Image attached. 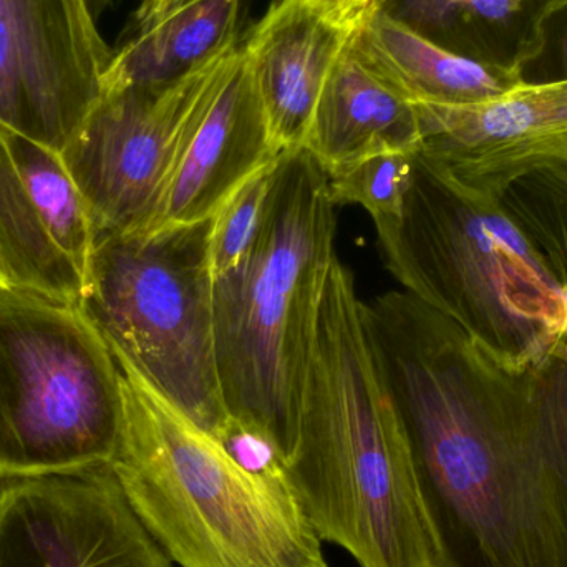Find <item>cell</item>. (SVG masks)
I'll return each instance as SVG.
<instances>
[{"label": "cell", "instance_id": "8", "mask_svg": "<svg viewBox=\"0 0 567 567\" xmlns=\"http://www.w3.org/2000/svg\"><path fill=\"white\" fill-rule=\"evenodd\" d=\"M238 47L172 85L102 86L60 153L85 199L95 239L153 228L179 153Z\"/></svg>", "mask_w": 567, "mask_h": 567}, {"label": "cell", "instance_id": "3", "mask_svg": "<svg viewBox=\"0 0 567 567\" xmlns=\"http://www.w3.org/2000/svg\"><path fill=\"white\" fill-rule=\"evenodd\" d=\"M115 357V355H113ZM110 468L178 567H329L286 470L252 473L126 360Z\"/></svg>", "mask_w": 567, "mask_h": 567}, {"label": "cell", "instance_id": "20", "mask_svg": "<svg viewBox=\"0 0 567 567\" xmlns=\"http://www.w3.org/2000/svg\"><path fill=\"white\" fill-rule=\"evenodd\" d=\"M502 205L548 259L567 292V163L523 176L509 186Z\"/></svg>", "mask_w": 567, "mask_h": 567}, {"label": "cell", "instance_id": "13", "mask_svg": "<svg viewBox=\"0 0 567 567\" xmlns=\"http://www.w3.org/2000/svg\"><path fill=\"white\" fill-rule=\"evenodd\" d=\"M350 40L307 0H276L241 40L272 145L281 155L303 148L320 93Z\"/></svg>", "mask_w": 567, "mask_h": 567}, {"label": "cell", "instance_id": "27", "mask_svg": "<svg viewBox=\"0 0 567 567\" xmlns=\"http://www.w3.org/2000/svg\"><path fill=\"white\" fill-rule=\"evenodd\" d=\"M0 286H2V282H0Z\"/></svg>", "mask_w": 567, "mask_h": 567}, {"label": "cell", "instance_id": "15", "mask_svg": "<svg viewBox=\"0 0 567 567\" xmlns=\"http://www.w3.org/2000/svg\"><path fill=\"white\" fill-rule=\"evenodd\" d=\"M350 43L412 103L478 105L522 86L516 73L456 55L382 10L357 30Z\"/></svg>", "mask_w": 567, "mask_h": 567}, {"label": "cell", "instance_id": "17", "mask_svg": "<svg viewBox=\"0 0 567 567\" xmlns=\"http://www.w3.org/2000/svg\"><path fill=\"white\" fill-rule=\"evenodd\" d=\"M241 0H182L136 30L103 75L102 86H163L179 82L239 45Z\"/></svg>", "mask_w": 567, "mask_h": 567}, {"label": "cell", "instance_id": "7", "mask_svg": "<svg viewBox=\"0 0 567 567\" xmlns=\"http://www.w3.org/2000/svg\"><path fill=\"white\" fill-rule=\"evenodd\" d=\"M118 363L79 306L0 286V480L109 466Z\"/></svg>", "mask_w": 567, "mask_h": 567}, {"label": "cell", "instance_id": "25", "mask_svg": "<svg viewBox=\"0 0 567 567\" xmlns=\"http://www.w3.org/2000/svg\"><path fill=\"white\" fill-rule=\"evenodd\" d=\"M182 0H143L136 10V30L152 25L169 10L175 9Z\"/></svg>", "mask_w": 567, "mask_h": 567}, {"label": "cell", "instance_id": "11", "mask_svg": "<svg viewBox=\"0 0 567 567\" xmlns=\"http://www.w3.org/2000/svg\"><path fill=\"white\" fill-rule=\"evenodd\" d=\"M413 105L420 155L482 202L502 203L523 176L567 163V82L522 85L478 105Z\"/></svg>", "mask_w": 567, "mask_h": 567}, {"label": "cell", "instance_id": "2", "mask_svg": "<svg viewBox=\"0 0 567 567\" xmlns=\"http://www.w3.org/2000/svg\"><path fill=\"white\" fill-rule=\"evenodd\" d=\"M355 276L333 259L287 478L322 542L359 567H439L409 440L367 332Z\"/></svg>", "mask_w": 567, "mask_h": 567}, {"label": "cell", "instance_id": "9", "mask_svg": "<svg viewBox=\"0 0 567 567\" xmlns=\"http://www.w3.org/2000/svg\"><path fill=\"white\" fill-rule=\"evenodd\" d=\"M112 59L86 0H0V126L62 153Z\"/></svg>", "mask_w": 567, "mask_h": 567}, {"label": "cell", "instance_id": "6", "mask_svg": "<svg viewBox=\"0 0 567 567\" xmlns=\"http://www.w3.org/2000/svg\"><path fill=\"white\" fill-rule=\"evenodd\" d=\"M213 223L99 236L79 307L113 355L216 436L231 415L216 359Z\"/></svg>", "mask_w": 567, "mask_h": 567}, {"label": "cell", "instance_id": "12", "mask_svg": "<svg viewBox=\"0 0 567 567\" xmlns=\"http://www.w3.org/2000/svg\"><path fill=\"white\" fill-rule=\"evenodd\" d=\"M279 156L239 42L179 153L150 231L215 218L249 179L275 165Z\"/></svg>", "mask_w": 567, "mask_h": 567}, {"label": "cell", "instance_id": "18", "mask_svg": "<svg viewBox=\"0 0 567 567\" xmlns=\"http://www.w3.org/2000/svg\"><path fill=\"white\" fill-rule=\"evenodd\" d=\"M0 282L79 306L83 275L50 235L0 133Z\"/></svg>", "mask_w": 567, "mask_h": 567}, {"label": "cell", "instance_id": "16", "mask_svg": "<svg viewBox=\"0 0 567 567\" xmlns=\"http://www.w3.org/2000/svg\"><path fill=\"white\" fill-rule=\"evenodd\" d=\"M556 0H382L380 9L436 45L475 62L518 72L538 45Z\"/></svg>", "mask_w": 567, "mask_h": 567}, {"label": "cell", "instance_id": "4", "mask_svg": "<svg viewBox=\"0 0 567 567\" xmlns=\"http://www.w3.org/2000/svg\"><path fill=\"white\" fill-rule=\"evenodd\" d=\"M336 208L317 159L306 148L282 153L251 249L215 279L226 410L265 433L282 463L296 442L323 287L337 256Z\"/></svg>", "mask_w": 567, "mask_h": 567}, {"label": "cell", "instance_id": "14", "mask_svg": "<svg viewBox=\"0 0 567 567\" xmlns=\"http://www.w3.org/2000/svg\"><path fill=\"white\" fill-rule=\"evenodd\" d=\"M303 148L327 176L385 153L420 150L415 105L347 43L320 93Z\"/></svg>", "mask_w": 567, "mask_h": 567}, {"label": "cell", "instance_id": "21", "mask_svg": "<svg viewBox=\"0 0 567 567\" xmlns=\"http://www.w3.org/2000/svg\"><path fill=\"white\" fill-rule=\"evenodd\" d=\"M413 156L415 153H385L329 176L330 202L362 206L373 225L399 221L412 179Z\"/></svg>", "mask_w": 567, "mask_h": 567}, {"label": "cell", "instance_id": "23", "mask_svg": "<svg viewBox=\"0 0 567 567\" xmlns=\"http://www.w3.org/2000/svg\"><path fill=\"white\" fill-rule=\"evenodd\" d=\"M516 75L525 86L567 82V0H556L548 10L539 27L538 45Z\"/></svg>", "mask_w": 567, "mask_h": 567}, {"label": "cell", "instance_id": "22", "mask_svg": "<svg viewBox=\"0 0 567 567\" xmlns=\"http://www.w3.org/2000/svg\"><path fill=\"white\" fill-rule=\"evenodd\" d=\"M275 165L249 179L215 216L212 233L213 278H223L238 268L251 249L265 212Z\"/></svg>", "mask_w": 567, "mask_h": 567}, {"label": "cell", "instance_id": "5", "mask_svg": "<svg viewBox=\"0 0 567 567\" xmlns=\"http://www.w3.org/2000/svg\"><path fill=\"white\" fill-rule=\"evenodd\" d=\"M386 271L509 372L567 353V292L502 203L473 198L419 152L399 221L375 225Z\"/></svg>", "mask_w": 567, "mask_h": 567}, {"label": "cell", "instance_id": "19", "mask_svg": "<svg viewBox=\"0 0 567 567\" xmlns=\"http://www.w3.org/2000/svg\"><path fill=\"white\" fill-rule=\"evenodd\" d=\"M0 133L13 166L50 235L75 262L85 281L90 256L95 248V229L85 199L62 155L3 126H0Z\"/></svg>", "mask_w": 567, "mask_h": 567}, {"label": "cell", "instance_id": "26", "mask_svg": "<svg viewBox=\"0 0 567 567\" xmlns=\"http://www.w3.org/2000/svg\"><path fill=\"white\" fill-rule=\"evenodd\" d=\"M86 3H89L90 12H92L93 17L96 19V17L112 3V0H86Z\"/></svg>", "mask_w": 567, "mask_h": 567}, {"label": "cell", "instance_id": "10", "mask_svg": "<svg viewBox=\"0 0 567 567\" xmlns=\"http://www.w3.org/2000/svg\"><path fill=\"white\" fill-rule=\"evenodd\" d=\"M0 567H175L109 466L0 480Z\"/></svg>", "mask_w": 567, "mask_h": 567}, {"label": "cell", "instance_id": "1", "mask_svg": "<svg viewBox=\"0 0 567 567\" xmlns=\"http://www.w3.org/2000/svg\"><path fill=\"white\" fill-rule=\"evenodd\" d=\"M362 310L439 567H567V357L509 372L406 290Z\"/></svg>", "mask_w": 567, "mask_h": 567}, {"label": "cell", "instance_id": "24", "mask_svg": "<svg viewBox=\"0 0 567 567\" xmlns=\"http://www.w3.org/2000/svg\"><path fill=\"white\" fill-rule=\"evenodd\" d=\"M327 23L353 37L357 30L380 9L382 0H307Z\"/></svg>", "mask_w": 567, "mask_h": 567}]
</instances>
